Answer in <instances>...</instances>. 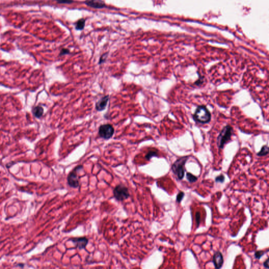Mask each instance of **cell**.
<instances>
[{
	"instance_id": "cell-1",
	"label": "cell",
	"mask_w": 269,
	"mask_h": 269,
	"mask_svg": "<svg viewBox=\"0 0 269 269\" xmlns=\"http://www.w3.org/2000/svg\"><path fill=\"white\" fill-rule=\"evenodd\" d=\"M193 118L197 123L204 124L209 123L210 122L211 115L206 106L200 105L197 107L194 114L193 115Z\"/></svg>"
},
{
	"instance_id": "cell-2",
	"label": "cell",
	"mask_w": 269,
	"mask_h": 269,
	"mask_svg": "<svg viewBox=\"0 0 269 269\" xmlns=\"http://www.w3.org/2000/svg\"><path fill=\"white\" fill-rule=\"evenodd\" d=\"M188 159V156H184L179 158L171 166V170L176 176L178 180H182L184 178L186 171L185 164Z\"/></svg>"
},
{
	"instance_id": "cell-3",
	"label": "cell",
	"mask_w": 269,
	"mask_h": 269,
	"mask_svg": "<svg viewBox=\"0 0 269 269\" xmlns=\"http://www.w3.org/2000/svg\"><path fill=\"white\" fill-rule=\"evenodd\" d=\"M232 132V128L230 126H226L220 132L217 139V144L218 147L223 149L224 146L230 139Z\"/></svg>"
},
{
	"instance_id": "cell-4",
	"label": "cell",
	"mask_w": 269,
	"mask_h": 269,
	"mask_svg": "<svg viewBox=\"0 0 269 269\" xmlns=\"http://www.w3.org/2000/svg\"><path fill=\"white\" fill-rule=\"evenodd\" d=\"M113 194L114 198L118 201H123L127 199L130 196L128 189L123 184L117 185L114 188Z\"/></svg>"
},
{
	"instance_id": "cell-5",
	"label": "cell",
	"mask_w": 269,
	"mask_h": 269,
	"mask_svg": "<svg viewBox=\"0 0 269 269\" xmlns=\"http://www.w3.org/2000/svg\"><path fill=\"white\" fill-rule=\"evenodd\" d=\"M114 132L115 130L111 125L109 124L101 125L99 127V136L104 139H109L113 137Z\"/></svg>"
},
{
	"instance_id": "cell-6",
	"label": "cell",
	"mask_w": 269,
	"mask_h": 269,
	"mask_svg": "<svg viewBox=\"0 0 269 269\" xmlns=\"http://www.w3.org/2000/svg\"><path fill=\"white\" fill-rule=\"evenodd\" d=\"M83 168L82 165H79L75 167V169L70 172L67 177V184L69 186L73 188H77L80 186V182L78 181L77 176V171L80 170Z\"/></svg>"
},
{
	"instance_id": "cell-7",
	"label": "cell",
	"mask_w": 269,
	"mask_h": 269,
	"mask_svg": "<svg viewBox=\"0 0 269 269\" xmlns=\"http://www.w3.org/2000/svg\"><path fill=\"white\" fill-rule=\"evenodd\" d=\"M70 240L75 244L76 248L79 249L80 250L85 248L88 242V239L85 237L71 238Z\"/></svg>"
},
{
	"instance_id": "cell-8",
	"label": "cell",
	"mask_w": 269,
	"mask_h": 269,
	"mask_svg": "<svg viewBox=\"0 0 269 269\" xmlns=\"http://www.w3.org/2000/svg\"><path fill=\"white\" fill-rule=\"evenodd\" d=\"M212 262L215 269H220L221 268H222L224 261L223 254L220 252L217 251L215 252L213 256Z\"/></svg>"
},
{
	"instance_id": "cell-9",
	"label": "cell",
	"mask_w": 269,
	"mask_h": 269,
	"mask_svg": "<svg viewBox=\"0 0 269 269\" xmlns=\"http://www.w3.org/2000/svg\"><path fill=\"white\" fill-rule=\"evenodd\" d=\"M109 99V95H106L101 98L98 101L96 102L95 108L96 111H101L106 108V106Z\"/></svg>"
},
{
	"instance_id": "cell-10",
	"label": "cell",
	"mask_w": 269,
	"mask_h": 269,
	"mask_svg": "<svg viewBox=\"0 0 269 269\" xmlns=\"http://www.w3.org/2000/svg\"><path fill=\"white\" fill-rule=\"evenodd\" d=\"M85 4L91 8H101L105 6V4L101 0H86Z\"/></svg>"
},
{
	"instance_id": "cell-11",
	"label": "cell",
	"mask_w": 269,
	"mask_h": 269,
	"mask_svg": "<svg viewBox=\"0 0 269 269\" xmlns=\"http://www.w3.org/2000/svg\"><path fill=\"white\" fill-rule=\"evenodd\" d=\"M32 113L37 118H41L44 114V108L41 106H35L32 109Z\"/></svg>"
},
{
	"instance_id": "cell-12",
	"label": "cell",
	"mask_w": 269,
	"mask_h": 269,
	"mask_svg": "<svg viewBox=\"0 0 269 269\" xmlns=\"http://www.w3.org/2000/svg\"><path fill=\"white\" fill-rule=\"evenodd\" d=\"M85 24V20L84 18H81L76 23L75 28L77 30H82L84 29Z\"/></svg>"
},
{
	"instance_id": "cell-13",
	"label": "cell",
	"mask_w": 269,
	"mask_h": 269,
	"mask_svg": "<svg viewBox=\"0 0 269 269\" xmlns=\"http://www.w3.org/2000/svg\"><path fill=\"white\" fill-rule=\"evenodd\" d=\"M187 180H188L189 182L193 183V182H194L197 181V180H198V177L196 176H194L192 173H187Z\"/></svg>"
},
{
	"instance_id": "cell-14",
	"label": "cell",
	"mask_w": 269,
	"mask_h": 269,
	"mask_svg": "<svg viewBox=\"0 0 269 269\" xmlns=\"http://www.w3.org/2000/svg\"><path fill=\"white\" fill-rule=\"evenodd\" d=\"M269 153V147H268L267 146H263V147L262 148L261 150H260V151L259 153H258L257 155L259 156H263L266 155Z\"/></svg>"
},
{
	"instance_id": "cell-15",
	"label": "cell",
	"mask_w": 269,
	"mask_h": 269,
	"mask_svg": "<svg viewBox=\"0 0 269 269\" xmlns=\"http://www.w3.org/2000/svg\"><path fill=\"white\" fill-rule=\"evenodd\" d=\"M154 157H158L157 153L154 151H150L146 154V155L145 156V158L147 161H150L151 158Z\"/></svg>"
},
{
	"instance_id": "cell-16",
	"label": "cell",
	"mask_w": 269,
	"mask_h": 269,
	"mask_svg": "<svg viewBox=\"0 0 269 269\" xmlns=\"http://www.w3.org/2000/svg\"><path fill=\"white\" fill-rule=\"evenodd\" d=\"M184 196V192H179L176 197V201L178 203H180L182 200L183 199Z\"/></svg>"
},
{
	"instance_id": "cell-17",
	"label": "cell",
	"mask_w": 269,
	"mask_h": 269,
	"mask_svg": "<svg viewBox=\"0 0 269 269\" xmlns=\"http://www.w3.org/2000/svg\"><path fill=\"white\" fill-rule=\"evenodd\" d=\"M225 180V176L221 175L220 176H218L215 178V181L216 182H220V183H223Z\"/></svg>"
},
{
	"instance_id": "cell-18",
	"label": "cell",
	"mask_w": 269,
	"mask_h": 269,
	"mask_svg": "<svg viewBox=\"0 0 269 269\" xmlns=\"http://www.w3.org/2000/svg\"><path fill=\"white\" fill-rule=\"evenodd\" d=\"M107 55H108V53H106V54H104L103 55L101 56L99 61V64H101L104 63L105 62L106 58L107 57Z\"/></svg>"
},
{
	"instance_id": "cell-19",
	"label": "cell",
	"mask_w": 269,
	"mask_h": 269,
	"mask_svg": "<svg viewBox=\"0 0 269 269\" xmlns=\"http://www.w3.org/2000/svg\"><path fill=\"white\" fill-rule=\"evenodd\" d=\"M264 254H265V252H263V251H257L254 254V256H255V258L256 259H260L261 258L262 256L264 255Z\"/></svg>"
},
{
	"instance_id": "cell-20",
	"label": "cell",
	"mask_w": 269,
	"mask_h": 269,
	"mask_svg": "<svg viewBox=\"0 0 269 269\" xmlns=\"http://www.w3.org/2000/svg\"><path fill=\"white\" fill-rule=\"evenodd\" d=\"M70 51L69 49H62V50L60 52V56H63V55H65L68 54H70Z\"/></svg>"
},
{
	"instance_id": "cell-21",
	"label": "cell",
	"mask_w": 269,
	"mask_h": 269,
	"mask_svg": "<svg viewBox=\"0 0 269 269\" xmlns=\"http://www.w3.org/2000/svg\"><path fill=\"white\" fill-rule=\"evenodd\" d=\"M200 220V213L199 212H197L196 214V221L197 223V228L199 227V225Z\"/></svg>"
},
{
	"instance_id": "cell-22",
	"label": "cell",
	"mask_w": 269,
	"mask_h": 269,
	"mask_svg": "<svg viewBox=\"0 0 269 269\" xmlns=\"http://www.w3.org/2000/svg\"><path fill=\"white\" fill-rule=\"evenodd\" d=\"M57 2L62 4H70L73 2V0H56Z\"/></svg>"
},
{
	"instance_id": "cell-23",
	"label": "cell",
	"mask_w": 269,
	"mask_h": 269,
	"mask_svg": "<svg viewBox=\"0 0 269 269\" xmlns=\"http://www.w3.org/2000/svg\"><path fill=\"white\" fill-rule=\"evenodd\" d=\"M263 265L265 268L269 269V258H268L263 263Z\"/></svg>"
},
{
	"instance_id": "cell-24",
	"label": "cell",
	"mask_w": 269,
	"mask_h": 269,
	"mask_svg": "<svg viewBox=\"0 0 269 269\" xmlns=\"http://www.w3.org/2000/svg\"><path fill=\"white\" fill-rule=\"evenodd\" d=\"M17 266L21 267V268H24V264H23V263H20V264H18Z\"/></svg>"
}]
</instances>
